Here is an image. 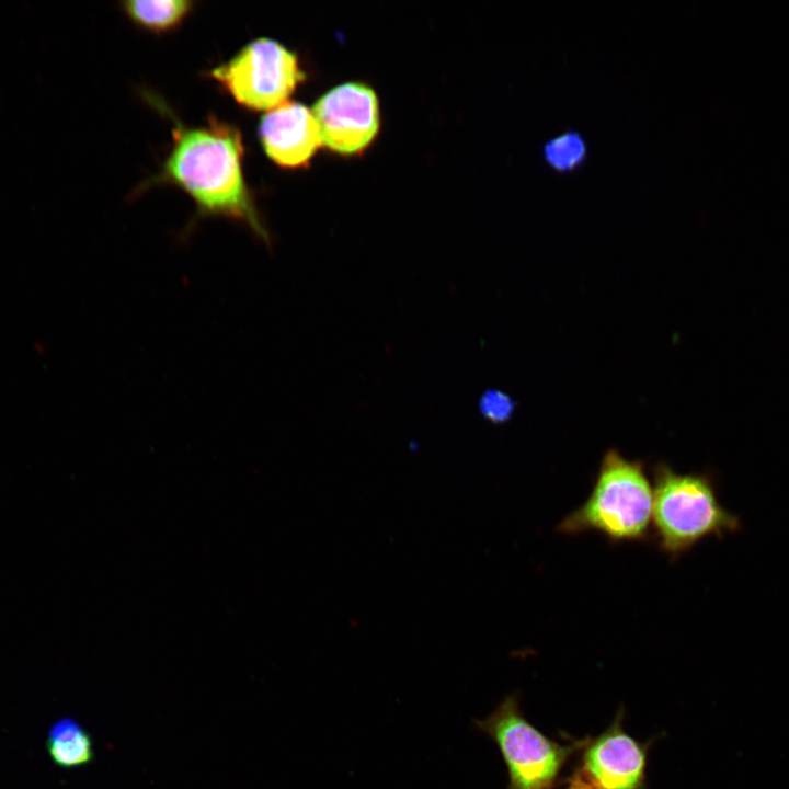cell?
Instances as JSON below:
<instances>
[{"label": "cell", "mask_w": 789, "mask_h": 789, "mask_svg": "<svg viewBox=\"0 0 789 789\" xmlns=\"http://www.w3.org/2000/svg\"><path fill=\"white\" fill-rule=\"evenodd\" d=\"M152 104L173 122L172 145L158 174L138 192L151 185H174L195 203V218L219 216L241 222L271 247L272 237L244 178L241 132L214 115L202 125L187 126L158 98Z\"/></svg>", "instance_id": "obj_1"}, {"label": "cell", "mask_w": 789, "mask_h": 789, "mask_svg": "<svg viewBox=\"0 0 789 789\" xmlns=\"http://www.w3.org/2000/svg\"><path fill=\"white\" fill-rule=\"evenodd\" d=\"M653 489L644 462L608 449L585 502L557 526L562 535L596 531L614 544L648 541L651 536Z\"/></svg>", "instance_id": "obj_2"}, {"label": "cell", "mask_w": 789, "mask_h": 789, "mask_svg": "<svg viewBox=\"0 0 789 789\" xmlns=\"http://www.w3.org/2000/svg\"><path fill=\"white\" fill-rule=\"evenodd\" d=\"M652 478V536L672 560L708 537L722 538L739 530V517L720 503L708 474L682 473L658 462Z\"/></svg>", "instance_id": "obj_3"}, {"label": "cell", "mask_w": 789, "mask_h": 789, "mask_svg": "<svg viewBox=\"0 0 789 789\" xmlns=\"http://www.w3.org/2000/svg\"><path fill=\"white\" fill-rule=\"evenodd\" d=\"M474 724L496 744L507 769V789H556L569 758L584 742L571 737L562 744L541 733L523 714L516 694Z\"/></svg>", "instance_id": "obj_4"}, {"label": "cell", "mask_w": 789, "mask_h": 789, "mask_svg": "<svg viewBox=\"0 0 789 789\" xmlns=\"http://www.w3.org/2000/svg\"><path fill=\"white\" fill-rule=\"evenodd\" d=\"M209 76L242 107L268 112L288 101L305 76L297 55L283 44L260 37L244 45Z\"/></svg>", "instance_id": "obj_5"}, {"label": "cell", "mask_w": 789, "mask_h": 789, "mask_svg": "<svg viewBox=\"0 0 789 789\" xmlns=\"http://www.w3.org/2000/svg\"><path fill=\"white\" fill-rule=\"evenodd\" d=\"M321 142L341 155L364 150L379 128V105L375 91L361 82L336 85L312 107Z\"/></svg>", "instance_id": "obj_6"}, {"label": "cell", "mask_w": 789, "mask_h": 789, "mask_svg": "<svg viewBox=\"0 0 789 789\" xmlns=\"http://www.w3.org/2000/svg\"><path fill=\"white\" fill-rule=\"evenodd\" d=\"M625 710L596 737H585L576 769L597 789H647L648 752L624 729Z\"/></svg>", "instance_id": "obj_7"}, {"label": "cell", "mask_w": 789, "mask_h": 789, "mask_svg": "<svg viewBox=\"0 0 789 789\" xmlns=\"http://www.w3.org/2000/svg\"><path fill=\"white\" fill-rule=\"evenodd\" d=\"M258 135L265 155L278 167H306L320 146L321 137L310 108L289 102L266 112Z\"/></svg>", "instance_id": "obj_8"}, {"label": "cell", "mask_w": 789, "mask_h": 789, "mask_svg": "<svg viewBox=\"0 0 789 789\" xmlns=\"http://www.w3.org/2000/svg\"><path fill=\"white\" fill-rule=\"evenodd\" d=\"M46 750L59 767H82L94 758L93 741L88 731L72 718H61L48 731Z\"/></svg>", "instance_id": "obj_9"}, {"label": "cell", "mask_w": 789, "mask_h": 789, "mask_svg": "<svg viewBox=\"0 0 789 789\" xmlns=\"http://www.w3.org/2000/svg\"><path fill=\"white\" fill-rule=\"evenodd\" d=\"M121 7L134 24L160 34L179 27L193 10L194 2L188 0H129L122 2Z\"/></svg>", "instance_id": "obj_10"}, {"label": "cell", "mask_w": 789, "mask_h": 789, "mask_svg": "<svg viewBox=\"0 0 789 789\" xmlns=\"http://www.w3.org/2000/svg\"><path fill=\"white\" fill-rule=\"evenodd\" d=\"M542 157L552 170L567 173L581 167L587 157V144L575 130L562 132L542 147Z\"/></svg>", "instance_id": "obj_11"}, {"label": "cell", "mask_w": 789, "mask_h": 789, "mask_svg": "<svg viewBox=\"0 0 789 789\" xmlns=\"http://www.w3.org/2000/svg\"><path fill=\"white\" fill-rule=\"evenodd\" d=\"M516 402L513 398L499 389H489L479 399V411L482 416L493 424L507 423L514 415Z\"/></svg>", "instance_id": "obj_12"}, {"label": "cell", "mask_w": 789, "mask_h": 789, "mask_svg": "<svg viewBox=\"0 0 789 789\" xmlns=\"http://www.w3.org/2000/svg\"><path fill=\"white\" fill-rule=\"evenodd\" d=\"M564 789H597L576 768L572 775L564 779Z\"/></svg>", "instance_id": "obj_13"}]
</instances>
